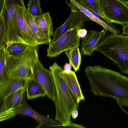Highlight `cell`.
Instances as JSON below:
<instances>
[{
	"mask_svg": "<svg viewBox=\"0 0 128 128\" xmlns=\"http://www.w3.org/2000/svg\"><path fill=\"white\" fill-rule=\"evenodd\" d=\"M7 53L5 50V44L0 47V86L9 78L6 66Z\"/></svg>",
	"mask_w": 128,
	"mask_h": 128,
	"instance_id": "obj_21",
	"label": "cell"
},
{
	"mask_svg": "<svg viewBox=\"0 0 128 128\" xmlns=\"http://www.w3.org/2000/svg\"><path fill=\"white\" fill-rule=\"evenodd\" d=\"M72 66L68 63H66L64 66V70L66 72H68L71 70Z\"/></svg>",
	"mask_w": 128,
	"mask_h": 128,
	"instance_id": "obj_32",
	"label": "cell"
},
{
	"mask_svg": "<svg viewBox=\"0 0 128 128\" xmlns=\"http://www.w3.org/2000/svg\"><path fill=\"white\" fill-rule=\"evenodd\" d=\"M17 4L25 7L24 0H6L2 14L6 30L5 44L18 42L21 40L19 34L14 25L12 18L14 9Z\"/></svg>",
	"mask_w": 128,
	"mask_h": 128,
	"instance_id": "obj_8",
	"label": "cell"
},
{
	"mask_svg": "<svg viewBox=\"0 0 128 128\" xmlns=\"http://www.w3.org/2000/svg\"><path fill=\"white\" fill-rule=\"evenodd\" d=\"M102 36L95 48L113 62L122 72L128 74V36L106 34Z\"/></svg>",
	"mask_w": 128,
	"mask_h": 128,
	"instance_id": "obj_3",
	"label": "cell"
},
{
	"mask_svg": "<svg viewBox=\"0 0 128 128\" xmlns=\"http://www.w3.org/2000/svg\"><path fill=\"white\" fill-rule=\"evenodd\" d=\"M6 0H0V15L2 14L3 10L5 3Z\"/></svg>",
	"mask_w": 128,
	"mask_h": 128,
	"instance_id": "obj_31",
	"label": "cell"
},
{
	"mask_svg": "<svg viewBox=\"0 0 128 128\" xmlns=\"http://www.w3.org/2000/svg\"><path fill=\"white\" fill-rule=\"evenodd\" d=\"M34 78L45 90L47 96L53 102L54 100L53 80L50 70L45 68L38 58L33 70Z\"/></svg>",
	"mask_w": 128,
	"mask_h": 128,
	"instance_id": "obj_10",
	"label": "cell"
},
{
	"mask_svg": "<svg viewBox=\"0 0 128 128\" xmlns=\"http://www.w3.org/2000/svg\"><path fill=\"white\" fill-rule=\"evenodd\" d=\"M78 108H74L72 112L71 116L73 118L76 119L78 117Z\"/></svg>",
	"mask_w": 128,
	"mask_h": 128,
	"instance_id": "obj_30",
	"label": "cell"
},
{
	"mask_svg": "<svg viewBox=\"0 0 128 128\" xmlns=\"http://www.w3.org/2000/svg\"><path fill=\"white\" fill-rule=\"evenodd\" d=\"M24 18L29 28L36 36L42 44L49 45L51 43L47 36L41 30L36 22L34 16L30 12L28 8H24L23 10Z\"/></svg>",
	"mask_w": 128,
	"mask_h": 128,
	"instance_id": "obj_16",
	"label": "cell"
},
{
	"mask_svg": "<svg viewBox=\"0 0 128 128\" xmlns=\"http://www.w3.org/2000/svg\"><path fill=\"white\" fill-rule=\"evenodd\" d=\"M85 73L95 96L128 100V77L100 65L86 67Z\"/></svg>",
	"mask_w": 128,
	"mask_h": 128,
	"instance_id": "obj_1",
	"label": "cell"
},
{
	"mask_svg": "<svg viewBox=\"0 0 128 128\" xmlns=\"http://www.w3.org/2000/svg\"><path fill=\"white\" fill-rule=\"evenodd\" d=\"M103 33V30L100 31L90 30L88 34L82 38V54L91 56L102 36Z\"/></svg>",
	"mask_w": 128,
	"mask_h": 128,
	"instance_id": "obj_11",
	"label": "cell"
},
{
	"mask_svg": "<svg viewBox=\"0 0 128 128\" xmlns=\"http://www.w3.org/2000/svg\"><path fill=\"white\" fill-rule=\"evenodd\" d=\"M26 92V88H20L0 100V112L17 108L21 104Z\"/></svg>",
	"mask_w": 128,
	"mask_h": 128,
	"instance_id": "obj_13",
	"label": "cell"
},
{
	"mask_svg": "<svg viewBox=\"0 0 128 128\" xmlns=\"http://www.w3.org/2000/svg\"><path fill=\"white\" fill-rule=\"evenodd\" d=\"M84 26L82 23L68 29L57 40L51 42L47 50V56L50 57H56L63 52L80 46V38L78 31Z\"/></svg>",
	"mask_w": 128,
	"mask_h": 128,
	"instance_id": "obj_6",
	"label": "cell"
},
{
	"mask_svg": "<svg viewBox=\"0 0 128 128\" xmlns=\"http://www.w3.org/2000/svg\"><path fill=\"white\" fill-rule=\"evenodd\" d=\"M117 103L120 106H122L128 107V100L120 99H116Z\"/></svg>",
	"mask_w": 128,
	"mask_h": 128,
	"instance_id": "obj_27",
	"label": "cell"
},
{
	"mask_svg": "<svg viewBox=\"0 0 128 128\" xmlns=\"http://www.w3.org/2000/svg\"><path fill=\"white\" fill-rule=\"evenodd\" d=\"M5 45L8 55L16 58L20 56L31 47L26 44L18 42H10Z\"/></svg>",
	"mask_w": 128,
	"mask_h": 128,
	"instance_id": "obj_19",
	"label": "cell"
},
{
	"mask_svg": "<svg viewBox=\"0 0 128 128\" xmlns=\"http://www.w3.org/2000/svg\"><path fill=\"white\" fill-rule=\"evenodd\" d=\"M127 5L128 6V4H127Z\"/></svg>",
	"mask_w": 128,
	"mask_h": 128,
	"instance_id": "obj_34",
	"label": "cell"
},
{
	"mask_svg": "<svg viewBox=\"0 0 128 128\" xmlns=\"http://www.w3.org/2000/svg\"><path fill=\"white\" fill-rule=\"evenodd\" d=\"M26 89L27 100L44 97L46 95L45 90L34 78L28 80Z\"/></svg>",
	"mask_w": 128,
	"mask_h": 128,
	"instance_id": "obj_17",
	"label": "cell"
},
{
	"mask_svg": "<svg viewBox=\"0 0 128 128\" xmlns=\"http://www.w3.org/2000/svg\"><path fill=\"white\" fill-rule=\"evenodd\" d=\"M71 10L80 11L91 20L101 25L103 28L110 32L112 35H118L121 32L120 30L114 26H110L104 23L94 15L88 10L83 6L76 0H69Z\"/></svg>",
	"mask_w": 128,
	"mask_h": 128,
	"instance_id": "obj_12",
	"label": "cell"
},
{
	"mask_svg": "<svg viewBox=\"0 0 128 128\" xmlns=\"http://www.w3.org/2000/svg\"><path fill=\"white\" fill-rule=\"evenodd\" d=\"M63 75L66 84L72 94L78 103L84 101L85 98L82 93L80 85L74 71H63Z\"/></svg>",
	"mask_w": 128,
	"mask_h": 128,
	"instance_id": "obj_14",
	"label": "cell"
},
{
	"mask_svg": "<svg viewBox=\"0 0 128 128\" xmlns=\"http://www.w3.org/2000/svg\"><path fill=\"white\" fill-rule=\"evenodd\" d=\"M49 70L54 81L55 119L61 122L65 127L84 128L71 121L72 112L74 108H78L79 103L72 94L64 78V70L57 63L54 62L50 66Z\"/></svg>",
	"mask_w": 128,
	"mask_h": 128,
	"instance_id": "obj_2",
	"label": "cell"
},
{
	"mask_svg": "<svg viewBox=\"0 0 128 128\" xmlns=\"http://www.w3.org/2000/svg\"><path fill=\"white\" fill-rule=\"evenodd\" d=\"M122 26V33L121 34H126L128 36V24H124Z\"/></svg>",
	"mask_w": 128,
	"mask_h": 128,
	"instance_id": "obj_29",
	"label": "cell"
},
{
	"mask_svg": "<svg viewBox=\"0 0 128 128\" xmlns=\"http://www.w3.org/2000/svg\"><path fill=\"white\" fill-rule=\"evenodd\" d=\"M34 17L40 28L51 40V37L53 35V28L49 13L43 12L38 16Z\"/></svg>",
	"mask_w": 128,
	"mask_h": 128,
	"instance_id": "obj_18",
	"label": "cell"
},
{
	"mask_svg": "<svg viewBox=\"0 0 128 128\" xmlns=\"http://www.w3.org/2000/svg\"><path fill=\"white\" fill-rule=\"evenodd\" d=\"M72 14L69 29L79 25L83 22L91 20L88 16L80 11L71 10Z\"/></svg>",
	"mask_w": 128,
	"mask_h": 128,
	"instance_id": "obj_22",
	"label": "cell"
},
{
	"mask_svg": "<svg viewBox=\"0 0 128 128\" xmlns=\"http://www.w3.org/2000/svg\"><path fill=\"white\" fill-rule=\"evenodd\" d=\"M70 64L76 72L79 68L81 63V56L78 47L64 52Z\"/></svg>",
	"mask_w": 128,
	"mask_h": 128,
	"instance_id": "obj_20",
	"label": "cell"
},
{
	"mask_svg": "<svg viewBox=\"0 0 128 128\" xmlns=\"http://www.w3.org/2000/svg\"><path fill=\"white\" fill-rule=\"evenodd\" d=\"M38 46H31L17 58L8 56L7 54L6 66L9 78H34L33 70L35 62L38 58Z\"/></svg>",
	"mask_w": 128,
	"mask_h": 128,
	"instance_id": "obj_4",
	"label": "cell"
},
{
	"mask_svg": "<svg viewBox=\"0 0 128 128\" xmlns=\"http://www.w3.org/2000/svg\"><path fill=\"white\" fill-rule=\"evenodd\" d=\"M78 33L79 36L82 38L87 35V31L86 29L81 28L79 30Z\"/></svg>",
	"mask_w": 128,
	"mask_h": 128,
	"instance_id": "obj_28",
	"label": "cell"
},
{
	"mask_svg": "<svg viewBox=\"0 0 128 128\" xmlns=\"http://www.w3.org/2000/svg\"><path fill=\"white\" fill-rule=\"evenodd\" d=\"M124 4H128V0H119Z\"/></svg>",
	"mask_w": 128,
	"mask_h": 128,
	"instance_id": "obj_33",
	"label": "cell"
},
{
	"mask_svg": "<svg viewBox=\"0 0 128 128\" xmlns=\"http://www.w3.org/2000/svg\"><path fill=\"white\" fill-rule=\"evenodd\" d=\"M27 5L30 12L33 16H38L43 13L40 0H29Z\"/></svg>",
	"mask_w": 128,
	"mask_h": 128,
	"instance_id": "obj_25",
	"label": "cell"
},
{
	"mask_svg": "<svg viewBox=\"0 0 128 128\" xmlns=\"http://www.w3.org/2000/svg\"><path fill=\"white\" fill-rule=\"evenodd\" d=\"M24 7L17 4L14 8L12 18L16 28L24 43L31 47L42 44L31 30L24 18Z\"/></svg>",
	"mask_w": 128,
	"mask_h": 128,
	"instance_id": "obj_9",
	"label": "cell"
},
{
	"mask_svg": "<svg viewBox=\"0 0 128 128\" xmlns=\"http://www.w3.org/2000/svg\"><path fill=\"white\" fill-rule=\"evenodd\" d=\"M26 92L24 94L22 102L16 108L8 111L7 115L9 118L18 114L30 116L34 119L38 124L36 128H60L65 127L59 120L49 118L39 113L32 108L27 103L26 98Z\"/></svg>",
	"mask_w": 128,
	"mask_h": 128,
	"instance_id": "obj_7",
	"label": "cell"
},
{
	"mask_svg": "<svg viewBox=\"0 0 128 128\" xmlns=\"http://www.w3.org/2000/svg\"><path fill=\"white\" fill-rule=\"evenodd\" d=\"M72 12L71 13L68 19L62 25L57 28L53 34V37L51 42L57 40L64 33L69 29Z\"/></svg>",
	"mask_w": 128,
	"mask_h": 128,
	"instance_id": "obj_23",
	"label": "cell"
},
{
	"mask_svg": "<svg viewBox=\"0 0 128 128\" xmlns=\"http://www.w3.org/2000/svg\"><path fill=\"white\" fill-rule=\"evenodd\" d=\"M100 14L110 23L128 24V6L119 0H99Z\"/></svg>",
	"mask_w": 128,
	"mask_h": 128,
	"instance_id": "obj_5",
	"label": "cell"
},
{
	"mask_svg": "<svg viewBox=\"0 0 128 128\" xmlns=\"http://www.w3.org/2000/svg\"><path fill=\"white\" fill-rule=\"evenodd\" d=\"M28 80L9 78L0 86V100L20 88H26Z\"/></svg>",
	"mask_w": 128,
	"mask_h": 128,
	"instance_id": "obj_15",
	"label": "cell"
},
{
	"mask_svg": "<svg viewBox=\"0 0 128 128\" xmlns=\"http://www.w3.org/2000/svg\"><path fill=\"white\" fill-rule=\"evenodd\" d=\"M77 1L86 9L100 14L99 0H78Z\"/></svg>",
	"mask_w": 128,
	"mask_h": 128,
	"instance_id": "obj_24",
	"label": "cell"
},
{
	"mask_svg": "<svg viewBox=\"0 0 128 128\" xmlns=\"http://www.w3.org/2000/svg\"><path fill=\"white\" fill-rule=\"evenodd\" d=\"M0 47H1L5 44L6 37L5 26L2 15H0Z\"/></svg>",
	"mask_w": 128,
	"mask_h": 128,
	"instance_id": "obj_26",
	"label": "cell"
}]
</instances>
